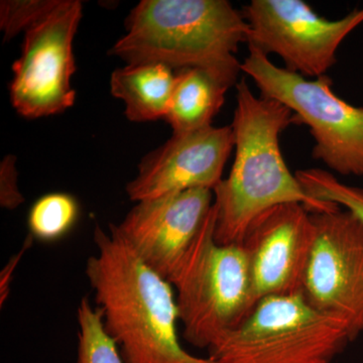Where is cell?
I'll use <instances>...</instances> for the list:
<instances>
[{"label": "cell", "mask_w": 363, "mask_h": 363, "mask_svg": "<svg viewBox=\"0 0 363 363\" xmlns=\"http://www.w3.org/2000/svg\"><path fill=\"white\" fill-rule=\"evenodd\" d=\"M96 252L85 274L104 329L124 363H215L184 350L173 286L152 271L117 233L96 224Z\"/></svg>", "instance_id": "cell-1"}, {"label": "cell", "mask_w": 363, "mask_h": 363, "mask_svg": "<svg viewBox=\"0 0 363 363\" xmlns=\"http://www.w3.org/2000/svg\"><path fill=\"white\" fill-rule=\"evenodd\" d=\"M235 87L233 168L213 190L214 236L222 245H240L250 222L277 205L298 203L311 212L338 206L308 195L286 166L279 138L296 123L293 112L276 100L257 96L245 79Z\"/></svg>", "instance_id": "cell-2"}, {"label": "cell", "mask_w": 363, "mask_h": 363, "mask_svg": "<svg viewBox=\"0 0 363 363\" xmlns=\"http://www.w3.org/2000/svg\"><path fill=\"white\" fill-rule=\"evenodd\" d=\"M125 30L109 54L128 65L202 69L228 88L238 83L236 54L247 42L248 25L227 0H143L126 18Z\"/></svg>", "instance_id": "cell-3"}, {"label": "cell", "mask_w": 363, "mask_h": 363, "mask_svg": "<svg viewBox=\"0 0 363 363\" xmlns=\"http://www.w3.org/2000/svg\"><path fill=\"white\" fill-rule=\"evenodd\" d=\"M215 221L212 206L169 281L175 289L184 338L207 350L240 326L257 303L245 250L240 245H218Z\"/></svg>", "instance_id": "cell-4"}, {"label": "cell", "mask_w": 363, "mask_h": 363, "mask_svg": "<svg viewBox=\"0 0 363 363\" xmlns=\"http://www.w3.org/2000/svg\"><path fill=\"white\" fill-rule=\"evenodd\" d=\"M352 342L346 325L302 293L260 298L245 321L208 350L215 363H331Z\"/></svg>", "instance_id": "cell-5"}, {"label": "cell", "mask_w": 363, "mask_h": 363, "mask_svg": "<svg viewBox=\"0 0 363 363\" xmlns=\"http://www.w3.org/2000/svg\"><path fill=\"white\" fill-rule=\"evenodd\" d=\"M241 72L262 96L293 112L315 140L312 156L342 176L363 177V107L353 106L332 89L329 76L310 79L274 65L269 56L248 48Z\"/></svg>", "instance_id": "cell-6"}, {"label": "cell", "mask_w": 363, "mask_h": 363, "mask_svg": "<svg viewBox=\"0 0 363 363\" xmlns=\"http://www.w3.org/2000/svg\"><path fill=\"white\" fill-rule=\"evenodd\" d=\"M83 14L79 0L58 7L25 33L21 55L13 65L11 101L25 118L57 116L75 104L73 43Z\"/></svg>", "instance_id": "cell-7"}, {"label": "cell", "mask_w": 363, "mask_h": 363, "mask_svg": "<svg viewBox=\"0 0 363 363\" xmlns=\"http://www.w3.org/2000/svg\"><path fill=\"white\" fill-rule=\"evenodd\" d=\"M242 13L248 48L277 55L286 70L308 79L326 75L343 40L363 23V9L330 21L302 0H252Z\"/></svg>", "instance_id": "cell-8"}, {"label": "cell", "mask_w": 363, "mask_h": 363, "mask_svg": "<svg viewBox=\"0 0 363 363\" xmlns=\"http://www.w3.org/2000/svg\"><path fill=\"white\" fill-rule=\"evenodd\" d=\"M311 215L314 240L303 296L317 311L345 324L354 341L363 331V222L340 206Z\"/></svg>", "instance_id": "cell-9"}, {"label": "cell", "mask_w": 363, "mask_h": 363, "mask_svg": "<svg viewBox=\"0 0 363 363\" xmlns=\"http://www.w3.org/2000/svg\"><path fill=\"white\" fill-rule=\"evenodd\" d=\"M213 191L189 189L136 202L117 233L152 271L171 281L210 210Z\"/></svg>", "instance_id": "cell-10"}, {"label": "cell", "mask_w": 363, "mask_h": 363, "mask_svg": "<svg viewBox=\"0 0 363 363\" xmlns=\"http://www.w3.org/2000/svg\"><path fill=\"white\" fill-rule=\"evenodd\" d=\"M314 233L311 211L298 203L277 205L250 222L240 245L257 302L302 293Z\"/></svg>", "instance_id": "cell-11"}, {"label": "cell", "mask_w": 363, "mask_h": 363, "mask_svg": "<svg viewBox=\"0 0 363 363\" xmlns=\"http://www.w3.org/2000/svg\"><path fill=\"white\" fill-rule=\"evenodd\" d=\"M233 150L231 125L173 133L138 164V174L126 185V194L136 203L189 189L213 191L222 181Z\"/></svg>", "instance_id": "cell-12"}, {"label": "cell", "mask_w": 363, "mask_h": 363, "mask_svg": "<svg viewBox=\"0 0 363 363\" xmlns=\"http://www.w3.org/2000/svg\"><path fill=\"white\" fill-rule=\"evenodd\" d=\"M176 73L162 64L126 65L112 72L111 92L123 100L125 116L133 123L166 118Z\"/></svg>", "instance_id": "cell-13"}, {"label": "cell", "mask_w": 363, "mask_h": 363, "mask_svg": "<svg viewBox=\"0 0 363 363\" xmlns=\"http://www.w3.org/2000/svg\"><path fill=\"white\" fill-rule=\"evenodd\" d=\"M229 88L210 72L189 68L176 72L167 123L173 133H189L212 125L225 101Z\"/></svg>", "instance_id": "cell-14"}, {"label": "cell", "mask_w": 363, "mask_h": 363, "mask_svg": "<svg viewBox=\"0 0 363 363\" xmlns=\"http://www.w3.org/2000/svg\"><path fill=\"white\" fill-rule=\"evenodd\" d=\"M79 205L65 193H52L40 197L30 208L28 226L35 240L52 242L70 233L77 222Z\"/></svg>", "instance_id": "cell-15"}, {"label": "cell", "mask_w": 363, "mask_h": 363, "mask_svg": "<svg viewBox=\"0 0 363 363\" xmlns=\"http://www.w3.org/2000/svg\"><path fill=\"white\" fill-rule=\"evenodd\" d=\"M77 324L76 363H124L116 342L105 331L101 313L88 297L79 303Z\"/></svg>", "instance_id": "cell-16"}, {"label": "cell", "mask_w": 363, "mask_h": 363, "mask_svg": "<svg viewBox=\"0 0 363 363\" xmlns=\"http://www.w3.org/2000/svg\"><path fill=\"white\" fill-rule=\"evenodd\" d=\"M296 177L308 195L344 207L363 222V189L341 183L331 173L321 169H302L296 173Z\"/></svg>", "instance_id": "cell-17"}, {"label": "cell", "mask_w": 363, "mask_h": 363, "mask_svg": "<svg viewBox=\"0 0 363 363\" xmlns=\"http://www.w3.org/2000/svg\"><path fill=\"white\" fill-rule=\"evenodd\" d=\"M62 0H2L0 2V30L4 40L30 30L52 13Z\"/></svg>", "instance_id": "cell-18"}, {"label": "cell", "mask_w": 363, "mask_h": 363, "mask_svg": "<svg viewBox=\"0 0 363 363\" xmlns=\"http://www.w3.org/2000/svg\"><path fill=\"white\" fill-rule=\"evenodd\" d=\"M16 157L6 156L0 164V205L7 210L16 209L25 202L18 186V169Z\"/></svg>", "instance_id": "cell-19"}, {"label": "cell", "mask_w": 363, "mask_h": 363, "mask_svg": "<svg viewBox=\"0 0 363 363\" xmlns=\"http://www.w3.org/2000/svg\"><path fill=\"white\" fill-rule=\"evenodd\" d=\"M33 240L35 238H33L32 234L28 233L21 252L11 257V259L9 260V264H6L1 272V276H0V303H1V305L6 302V298L9 297L14 269H16L23 255H25L26 250L32 247Z\"/></svg>", "instance_id": "cell-20"}]
</instances>
